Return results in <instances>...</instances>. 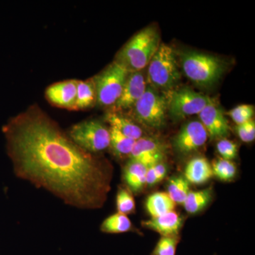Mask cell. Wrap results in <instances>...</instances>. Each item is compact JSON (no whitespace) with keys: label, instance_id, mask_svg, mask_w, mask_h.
Returning a JSON list of instances; mask_svg holds the SVG:
<instances>
[{"label":"cell","instance_id":"1","mask_svg":"<svg viewBox=\"0 0 255 255\" xmlns=\"http://www.w3.org/2000/svg\"><path fill=\"white\" fill-rule=\"evenodd\" d=\"M3 131L18 177L77 208H98L105 201L110 183L105 167L38 106L10 119Z\"/></svg>","mask_w":255,"mask_h":255},{"label":"cell","instance_id":"2","mask_svg":"<svg viewBox=\"0 0 255 255\" xmlns=\"http://www.w3.org/2000/svg\"><path fill=\"white\" fill-rule=\"evenodd\" d=\"M157 28L149 26L137 33L126 43L117 60L130 72L142 71L147 67L160 45Z\"/></svg>","mask_w":255,"mask_h":255},{"label":"cell","instance_id":"3","mask_svg":"<svg viewBox=\"0 0 255 255\" xmlns=\"http://www.w3.org/2000/svg\"><path fill=\"white\" fill-rule=\"evenodd\" d=\"M181 65L187 78L194 85L204 88L217 83L227 68L224 60L221 58L196 51L182 53Z\"/></svg>","mask_w":255,"mask_h":255},{"label":"cell","instance_id":"4","mask_svg":"<svg viewBox=\"0 0 255 255\" xmlns=\"http://www.w3.org/2000/svg\"><path fill=\"white\" fill-rule=\"evenodd\" d=\"M180 78L174 48L165 43H160L147 65V85L157 91L168 92L177 86Z\"/></svg>","mask_w":255,"mask_h":255},{"label":"cell","instance_id":"5","mask_svg":"<svg viewBox=\"0 0 255 255\" xmlns=\"http://www.w3.org/2000/svg\"><path fill=\"white\" fill-rule=\"evenodd\" d=\"M129 73L127 67L116 60L92 78L99 105L111 107L117 103Z\"/></svg>","mask_w":255,"mask_h":255},{"label":"cell","instance_id":"6","mask_svg":"<svg viewBox=\"0 0 255 255\" xmlns=\"http://www.w3.org/2000/svg\"><path fill=\"white\" fill-rule=\"evenodd\" d=\"M69 136L83 150L98 152L110 145V130L100 121L87 120L75 124L69 132Z\"/></svg>","mask_w":255,"mask_h":255},{"label":"cell","instance_id":"7","mask_svg":"<svg viewBox=\"0 0 255 255\" xmlns=\"http://www.w3.org/2000/svg\"><path fill=\"white\" fill-rule=\"evenodd\" d=\"M134 114L147 127L159 129L165 124L168 101L155 89L147 85L145 93L134 105Z\"/></svg>","mask_w":255,"mask_h":255},{"label":"cell","instance_id":"8","mask_svg":"<svg viewBox=\"0 0 255 255\" xmlns=\"http://www.w3.org/2000/svg\"><path fill=\"white\" fill-rule=\"evenodd\" d=\"M212 100L209 96L184 87L172 92L168 102L169 112L172 119L182 120L198 115Z\"/></svg>","mask_w":255,"mask_h":255},{"label":"cell","instance_id":"9","mask_svg":"<svg viewBox=\"0 0 255 255\" xmlns=\"http://www.w3.org/2000/svg\"><path fill=\"white\" fill-rule=\"evenodd\" d=\"M206 129L199 121L184 124L174 138L173 145L179 153L188 155L200 149L207 141Z\"/></svg>","mask_w":255,"mask_h":255},{"label":"cell","instance_id":"10","mask_svg":"<svg viewBox=\"0 0 255 255\" xmlns=\"http://www.w3.org/2000/svg\"><path fill=\"white\" fill-rule=\"evenodd\" d=\"M165 152V145L158 139L142 136L135 140V145L129 157L149 167L159 162H163Z\"/></svg>","mask_w":255,"mask_h":255},{"label":"cell","instance_id":"11","mask_svg":"<svg viewBox=\"0 0 255 255\" xmlns=\"http://www.w3.org/2000/svg\"><path fill=\"white\" fill-rule=\"evenodd\" d=\"M198 116L210 138L223 139L229 135L230 126L227 119L214 100Z\"/></svg>","mask_w":255,"mask_h":255},{"label":"cell","instance_id":"12","mask_svg":"<svg viewBox=\"0 0 255 255\" xmlns=\"http://www.w3.org/2000/svg\"><path fill=\"white\" fill-rule=\"evenodd\" d=\"M147 87V80L143 70L130 72L126 80L122 95L114 105V109L117 111L133 107L145 93Z\"/></svg>","mask_w":255,"mask_h":255},{"label":"cell","instance_id":"13","mask_svg":"<svg viewBox=\"0 0 255 255\" xmlns=\"http://www.w3.org/2000/svg\"><path fill=\"white\" fill-rule=\"evenodd\" d=\"M77 82L78 80H70L53 84L46 89L47 100L57 107L75 110Z\"/></svg>","mask_w":255,"mask_h":255},{"label":"cell","instance_id":"14","mask_svg":"<svg viewBox=\"0 0 255 255\" xmlns=\"http://www.w3.org/2000/svg\"><path fill=\"white\" fill-rule=\"evenodd\" d=\"M182 224V218L174 211L150 218L142 223L144 227L155 231L162 237H177Z\"/></svg>","mask_w":255,"mask_h":255},{"label":"cell","instance_id":"15","mask_svg":"<svg viewBox=\"0 0 255 255\" xmlns=\"http://www.w3.org/2000/svg\"><path fill=\"white\" fill-rule=\"evenodd\" d=\"M214 176L212 166L205 157L191 159L184 171V178L191 184H202L207 182Z\"/></svg>","mask_w":255,"mask_h":255},{"label":"cell","instance_id":"16","mask_svg":"<svg viewBox=\"0 0 255 255\" xmlns=\"http://www.w3.org/2000/svg\"><path fill=\"white\" fill-rule=\"evenodd\" d=\"M148 167L137 161L130 159L124 167V180L130 190L139 192L146 185V174Z\"/></svg>","mask_w":255,"mask_h":255},{"label":"cell","instance_id":"17","mask_svg":"<svg viewBox=\"0 0 255 255\" xmlns=\"http://www.w3.org/2000/svg\"><path fill=\"white\" fill-rule=\"evenodd\" d=\"M111 127L117 129L126 136L137 140L143 136L141 128L132 122L130 119L117 112H109L106 116Z\"/></svg>","mask_w":255,"mask_h":255},{"label":"cell","instance_id":"18","mask_svg":"<svg viewBox=\"0 0 255 255\" xmlns=\"http://www.w3.org/2000/svg\"><path fill=\"white\" fill-rule=\"evenodd\" d=\"M176 204L167 192H156L147 197L145 209L151 218L157 217L174 211Z\"/></svg>","mask_w":255,"mask_h":255},{"label":"cell","instance_id":"19","mask_svg":"<svg viewBox=\"0 0 255 255\" xmlns=\"http://www.w3.org/2000/svg\"><path fill=\"white\" fill-rule=\"evenodd\" d=\"M97 102V94L93 80L77 82V95L75 110L90 108Z\"/></svg>","mask_w":255,"mask_h":255},{"label":"cell","instance_id":"20","mask_svg":"<svg viewBox=\"0 0 255 255\" xmlns=\"http://www.w3.org/2000/svg\"><path fill=\"white\" fill-rule=\"evenodd\" d=\"M212 199L211 189L190 191L184 201V209L190 214H195L205 209Z\"/></svg>","mask_w":255,"mask_h":255},{"label":"cell","instance_id":"21","mask_svg":"<svg viewBox=\"0 0 255 255\" xmlns=\"http://www.w3.org/2000/svg\"><path fill=\"white\" fill-rule=\"evenodd\" d=\"M110 145L114 153L119 157L128 156L131 153L135 140L126 136L114 128L110 127Z\"/></svg>","mask_w":255,"mask_h":255},{"label":"cell","instance_id":"22","mask_svg":"<svg viewBox=\"0 0 255 255\" xmlns=\"http://www.w3.org/2000/svg\"><path fill=\"white\" fill-rule=\"evenodd\" d=\"M131 228L132 223L128 216L119 213L106 219L101 226L102 231L107 233H127Z\"/></svg>","mask_w":255,"mask_h":255},{"label":"cell","instance_id":"23","mask_svg":"<svg viewBox=\"0 0 255 255\" xmlns=\"http://www.w3.org/2000/svg\"><path fill=\"white\" fill-rule=\"evenodd\" d=\"M189 183L182 177H174L169 179L167 194L176 204H184L190 192Z\"/></svg>","mask_w":255,"mask_h":255},{"label":"cell","instance_id":"24","mask_svg":"<svg viewBox=\"0 0 255 255\" xmlns=\"http://www.w3.org/2000/svg\"><path fill=\"white\" fill-rule=\"evenodd\" d=\"M212 169L214 175L223 182L233 180L237 173V169L234 163L231 160L223 158L215 161Z\"/></svg>","mask_w":255,"mask_h":255},{"label":"cell","instance_id":"25","mask_svg":"<svg viewBox=\"0 0 255 255\" xmlns=\"http://www.w3.org/2000/svg\"><path fill=\"white\" fill-rule=\"evenodd\" d=\"M117 208L119 214L128 215L134 212L135 203L130 191L121 188L117 195Z\"/></svg>","mask_w":255,"mask_h":255},{"label":"cell","instance_id":"26","mask_svg":"<svg viewBox=\"0 0 255 255\" xmlns=\"http://www.w3.org/2000/svg\"><path fill=\"white\" fill-rule=\"evenodd\" d=\"M179 243L177 237H161L151 255H175Z\"/></svg>","mask_w":255,"mask_h":255},{"label":"cell","instance_id":"27","mask_svg":"<svg viewBox=\"0 0 255 255\" xmlns=\"http://www.w3.org/2000/svg\"><path fill=\"white\" fill-rule=\"evenodd\" d=\"M254 114V107L249 105L238 106L228 112L230 117L237 125H241L253 119Z\"/></svg>","mask_w":255,"mask_h":255},{"label":"cell","instance_id":"28","mask_svg":"<svg viewBox=\"0 0 255 255\" xmlns=\"http://www.w3.org/2000/svg\"><path fill=\"white\" fill-rule=\"evenodd\" d=\"M167 167L163 162L150 166L147 168L146 174V185L153 186L163 180L167 174Z\"/></svg>","mask_w":255,"mask_h":255},{"label":"cell","instance_id":"29","mask_svg":"<svg viewBox=\"0 0 255 255\" xmlns=\"http://www.w3.org/2000/svg\"><path fill=\"white\" fill-rule=\"evenodd\" d=\"M218 152L223 159L232 160L238 155V147L237 144L227 139H221L216 145Z\"/></svg>","mask_w":255,"mask_h":255},{"label":"cell","instance_id":"30","mask_svg":"<svg viewBox=\"0 0 255 255\" xmlns=\"http://www.w3.org/2000/svg\"><path fill=\"white\" fill-rule=\"evenodd\" d=\"M245 130L251 139V142L254 141L255 138V123L253 119L248 121L246 123L242 124Z\"/></svg>","mask_w":255,"mask_h":255}]
</instances>
